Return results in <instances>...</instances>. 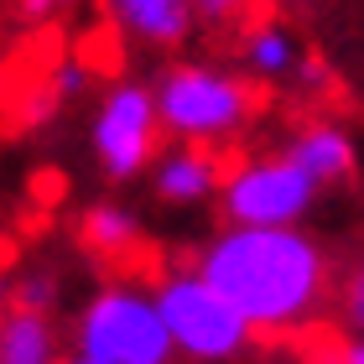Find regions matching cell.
Masks as SVG:
<instances>
[{"mask_svg":"<svg viewBox=\"0 0 364 364\" xmlns=\"http://www.w3.org/2000/svg\"><path fill=\"white\" fill-rule=\"evenodd\" d=\"M296 167H302L318 188H333V182H349L359 167V151H354V136L343 130L338 120H307L296 136L281 146Z\"/></svg>","mask_w":364,"mask_h":364,"instance_id":"cell-9","label":"cell"},{"mask_svg":"<svg viewBox=\"0 0 364 364\" xmlns=\"http://www.w3.org/2000/svg\"><path fill=\"white\" fill-rule=\"evenodd\" d=\"M156 109H161V130L172 141L219 146L250 125L255 94L245 78L213 68V63H172L156 84Z\"/></svg>","mask_w":364,"mask_h":364,"instance_id":"cell-2","label":"cell"},{"mask_svg":"<svg viewBox=\"0 0 364 364\" xmlns=\"http://www.w3.org/2000/svg\"><path fill=\"white\" fill-rule=\"evenodd\" d=\"M68 6H73V0H16V21H21V26H47Z\"/></svg>","mask_w":364,"mask_h":364,"instance_id":"cell-16","label":"cell"},{"mask_svg":"<svg viewBox=\"0 0 364 364\" xmlns=\"http://www.w3.org/2000/svg\"><path fill=\"white\" fill-rule=\"evenodd\" d=\"M151 188H156L161 203L193 208V203H203V198H219L224 167H219V156H213V146L177 141L172 151H161L151 161Z\"/></svg>","mask_w":364,"mask_h":364,"instance_id":"cell-7","label":"cell"},{"mask_svg":"<svg viewBox=\"0 0 364 364\" xmlns=\"http://www.w3.org/2000/svg\"><path fill=\"white\" fill-rule=\"evenodd\" d=\"M245 6H250V0H198V21L203 26H229V21H240Z\"/></svg>","mask_w":364,"mask_h":364,"instance_id":"cell-17","label":"cell"},{"mask_svg":"<svg viewBox=\"0 0 364 364\" xmlns=\"http://www.w3.org/2000/svg\"><path fill=\"white\" fill-rule=\"evenodd\" d=\"M318 182H312L287 151H271V156H250V161H235L224 172V188H219V208L229 224H255V229H287V224H302L312 203H318Z\"/></svg>","mask_w":364,"mask_h":364,"instance_id":"cell-6","label":"cell"},{"mask_svg":"<svg viewBox=\"0 0 364 364\" xmlns=\"http://www.w3.org/2000/svg\"><path fill=\"white\" fill-rule=\"evenodd\" d=\"M58 364H105V359H89V354H78V349H73V354H63Z\"/></svg>","mask_w":364,"mask_h":364,"instance_id":"cell-20","label":"cell"},{"mask_svg":"<svg viewBox=\"0 0 364 364\" xmlns=\"http://www.w3.org/2000/svg\"><path fill=\"white\" fill-rule=\"evenodd\" d=\"M11 307L53 312V307H58V276H53V271H26V276L11 287Z\"/></svg>","mask_w":364,"mask_h":364,"instance_id":"cell-13","label":"cell"},{"mask_svg":"<svg viewBox=\"0 0 364 364\" xmlns=\"http://www.w3.org/2000/svg\"><path fill=\"white\" fill-rule=\"evenodd\" d=\"M291 78H296L302 89H328V78H333V73H328V63H323V58H307V53H302V63H296V73H291Z\"/></svg>","mask_w":364,"mask_h":364,"instance_id":"cell-18","label":"cell"},{"mask_svg":"<svg viewBox=\"0 0 364 364\" xmlns=\"http://www.w3.org/2000/svg\"><path fill=\"white\" fill-rule=\"evenodd\" d=\"M58 328L53 312L6 307L0 318V364H58Z\"/></svg>","mask_w":364,"mask_h":364,"instance_id":"cell-10","label":"cell"},{"mask_svg":"<svg viewBox=\"0 0 364 364\" xmlns=\"http://www.w3.org/2000/svg\"><path fill=\"white\" fill-rule=\"evenodd\" d=\"M73 349L89 359H105V364H172L177 359L172 333L156 307V291L125 287V281L99 287L78 307Z\"/></svg>","mask_w":364,"mask_h":364,"instance_id":"cell-3","label":"cell"},{"mask_svg":"<svg viewBox=\"0 0 364 364\" xmlns=\"http://www.w3.org/2000/svg\"><path fill=\"white\" fill-rule=\"evenodd\" d=\"M47 89L58 94V105H73V99L89 89V68L78 58H63V63H53V73H47Z\"/></svg>","mask_w":364,"mask_h":364,"instance_id":"cell-14","label":"cell"},{"mask_svg":"<svg viewBox=\"0 0 364 364\" xmlns=\"http://www.w3.org/2000/svg\"><path fill=\"white\" fill-rule=\"evenodd\" d=\"M156 307H161L167 333H172V349L182 359H193V364H229V359L250 354V343H255L250 318H245L198 266L193 271H172L161 281Z\"/></svg>","mask_w":364,"mask_h":364,"instance_id":"cell-4","label":"cell"},{"mask_svg":"<svg viewBox=\"0 0 364 364\" xmlns=\"http://www.w3.org/2000/svg\"><path fill=\"white\" fill-rule=\"evenodd\" d=\"M240 58H245V68H250L255 78H291L296 73V63H302V47H296V37L281 21H260L245 31V42H240Z\"/></svg>","mask_w":364,"mask_h":364,"instance_id":"cell-12","label":"cell"},{"mask_svg":"<svg viewBox=\"0 0 364 364\" xmlns=\"http://www.w3.org/2000/svg\"><path fill=\"white\" fill-rule=\"evenodd\" d=\"M89 151H94L99 172L109 182H136L141 172H151V161L161 156L156 89L136 84V78H114V84L99 94V105H94Z\"/></svg>","mask_w":364,"mask_h":364,"instance_id":"cell-5","label":"cell"},{"mask_svg":"<svg viewBox=\"0 0 364 364\" xmlns=\"http://www.w3.org/2000/svg\"><path fill=\"white\" fill-rule=\"evenodd\" d=\"M78 245L99 260H120L141 245V219L125 203H89L78 219Z\"/></svg>","mask_w":364,"mask_h":364,"instance_id":"cell-11","label":"cell"},{"mask_svg":"<svg viewBox=\"0 0 364 364\" xmlns=\"http://www.w3.org/2000/svg\"><path fill=\"white\" fill-rule=\"evenodd\" d=\"M114 31L146 47H182L198 26V0H105Z\"/></svg>","mask_w":364,"mask_h":364,"instance_id":"cell-8","label":"cell"},{"mask_svg":"<svg viewBox=\"0 0 364 364\" xmlns=\"http://www.w3.org/2000/svg\"><path fill=\"white\" fill-rule=\"evenodd\" d=\"M343 323H349L354 333H364V255L349 271V281H343Z\"/></svg>","mask_w":364,"mask_h":364,"instance_id":"cell-15","label":"cell"},{"mask_svg":"<svg viewBox=\"0 0 364 364\" xmlns=\"http://www.w3.org/2000/svg\"><path fill=\"white\" fill-rule=\"evenodd\" d=\"M338 364H364V333H354L349 343H343V354H338Z\"/></svg>","mask_w":364,"mask_h":364,"instance_id":"cell-19","label":"cell"},{"mask_svg":"<svg viewBox=\"0 0 364 364\" xmlns=\"http://www.w3.org/2000/svg\"><path fill=\"white\" fill-rule=\"evenodd\" d=\"M198 271L250 318L255 333L302 328L328 296V255L302 224H224L198 250Z\"/></svg>","mask_w":364,"mask_h":364,"instance_id":"cell-1","label":"cell"}]
</instances>
